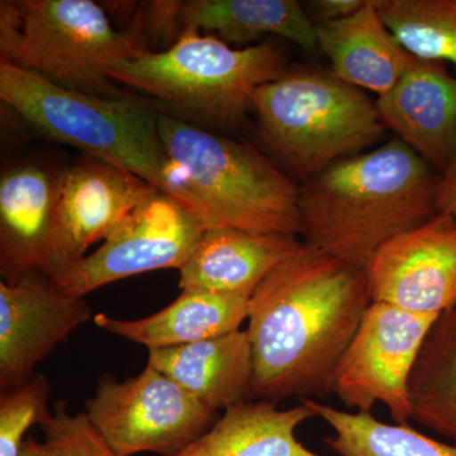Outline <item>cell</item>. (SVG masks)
<instances>
[{"label":"cell","instance_id":"cell-14","mask_svg":"<svg viewBox=\"0 0 456 456\" xmlns=\"http://www.w3.org/2000/svg\"><path fill=\"white\" fill-rule=\"evenodd\" d=\"M64 169L18 163L0 175V274L16 284L31 272L50 275L53 220Z\"/></svg>","mask_w":456,"mask_h":456},{"label":"cell","instance_id":"cell-16","mask_svg":"<svg viewBox=\"0 0 456 456\" xmlns=\"http://www.w3.org/2000/svg\"><path fill=\"white\" fill-rule=\"evenodd\" d=\"M163 12L174 44L197 32L241 46L275 36L317 47L316 23L296 0H163Z\"/></svg>","mask_w":456,"mask_h":456},{"label":"cell","instance_id":"cell-23","mask_svg":"<svg viewBox=\"0 0 456 456\" xmlns=\"http://www.w3.org/2000/svg\"><path fill=\"white\" fill-rule=\"evenodd\" d=\"M334 431L325 443L336 456H456V445L426 436L408 425L387 424L371 413L345 412L302 399Z\"/></svg>","mask_w":456,"mask_h":456},{"label":"cell","instance_id":"cell-22","mask_svg":"<svg viewBox=\"0 0 456 456\" xmlns=\"http://www.w3.org/2000/svg\"><path fill=\"white\" fill-rule=\"evenodd\" d=\"M411 419L456 445V303L443 312L410 380Z\"/></svg>","mask_w":456,"mask_h":456},{"label":"cell","instance_id":"cell-2","mask_svg":"<svg viewBox=\"0 0 456 456\" xmlns=\"http://www.w3.org/2000/svg\"><path fill=\"white\" fill-rule=\"evenodd\" d=\"M439 179L398 139L342 159L299 187L305 244L367 273L384 246L436 215Z\"/></svg>","mask_w":456,"mask_h":456},{"label":"cell","instance_id":"cell-18","mask_svg":"<svg viewBox=\"0 0 456 456\" xmlns=\"http://www.w3.org/2000/svg\"><path fill=\"white\" fill-rule=\"evenodd\" d=\"M317 47L338 79L379 97L399 82L416 60L384 22L377 0H368L349 17L317 25Z\"/></svg>","mask_w":456,"mask_h":456},{"label":"cell","instance_id":"cell-10","mask_svg":"<svg viewBox=\"0 0 456 456\" xmlns=\"http://www.w3.org/2000/svg\"><path fill=\"white\" fill-rule=\"evenodd\" d=\"M207 227L185 204L158 191L83 259L51 275L66 293L86 297L104 285L161 269H180Z\"/></svg>","mask_w":456,"mask_h":456},{"label":"cell","instance_id":"cell-27","mask_svg":"<svg viewBox=\"0 0 456 456\" xmlns=\"http://www.w3.org/2000/svg\"><path fill=\"white\" fill-rule=\"evenodd\" d=\"M367 2L368 0H314L305 7L317 26L349 17L364 7Z\"/></svg>","mask_w":456,"mask_h":456},{"label":"cell","instance_id":"cell-7","mask_svg":"<svg viewBox=\"0 0 456 456\" xmlns=\"http://www.w3.org/2000/svg\"><path fill=\"white\" fill-rule=\"evenodd\" d=\"M93 0H3L0 61L60 88L102 98L127 97L110 77L119 62L142 55Z\"/></svg>","mask_w":456,"mask_h":456},{"label":"cell","instance_id":"cell-17","mask_svg":"<svg viewBox=\"0 0 456 456\" xmlns=\"http://www.w3.org/2000/svg\"><path fill=\"white\" fill-rule=\"evenodd\" d=\"M302 244L296 236L207 228L179 269V288L251 297L264 279Z\"/></svg>","mask_w":456,"mask_h":456},{"label":"cell","instance_id":"cell-15","mask_svg":"<svg viewBox=\"0 0 456 456\" xmlns=\"http://www.w3.org/2000/svg\"><path fill=\"white\" fill-rule=\"evenodd\" d=\"M377 108L395 139L440 175L446 170L456 152V77L444 62L416 57Z\"/></svg>","mask_w":456,"mask_h":456},{"label":"cell","instance_id":"cell-6","mask_svg":"<svg viewBox=\"0 0 456 456\" xmlns=\"http://www.w3.org/2000/svg\"><path fill=\"white\" fill-rule=\"evenodd\" d=\"M0 99L42 136L131 171L171 196L160 110L146 102L60 88L5 61H0Z\"/></svg>","mask_w":456,"mask_h":456},{"label":"cell","instance_id":"cell-4","mask_svg":"<svg viewBox=\"0 0 456 456\" xmlns=\"http://www.w3.org/2000/svg\"><path fill=\"white\" fill-rule=\"evenodd\" d=\"M285 70L275 42L235 49L188 32L169 49L119 62L110 77L154 98L160 112L212 131L237 127L253 110L256 90Z\"/></svg>","mask_w":456,"mask_h":456},{"label":"cell","instance_id":"cell-8","mask_svg":"<svg viewBox=\"0 0 456 456\" xmlns=\"http://www.w3.org/2000/svg\"><path fill=\"white\" fill-rule=\"evenodd\" d=\"M86 413L117 456H174L216 422V412L147 364L137 377L99 378Z\"/></svg>","mask_w":456,"mask_h":456},{"label":"cell","instance_id":"cell-20","mask_svg":"<svg viewBox=\"0 0 456 456\" xmlns=\"http://www.w3.org/2000/svg\"><path fill=\"white\" fill-rule=\"evenodd\" d=\"M251 297L182 290L178 298L151 316L119 320L98 314L95 326L147 350L182 346L241 330Z\"/></svg>","mask_w":456,"mask_h":456},{"label":"cell","instance_id":"cell-25","mask_svg":"<svg viewBox=\"0 0 456 456\" xmlns=\"http://www.w3.org/2000/svg\"><path fill=\"white\" fill-rule=\"evenodd\" d=\"M50 393V382L42 374L0 392V456H20L27 431L51 412Z\"/></svg>","mask_w":456,"mask_h":456},{"label":"cell","instance_id":"cell-5","mask_svg":"<svg viewBox=\"0 0 456 456\" xmlns=\"http://www.w3.org/2000/svg\"><path fill=\"white\" fill-rule=\"evenodd\" d=\"M257 131L268 155L307 182L382 139L377 102L325 71L285 70L254 95Z\"/></svg>","mask_w":456,"mask_h":456},{"label":"cell","instance_id":"cell-12","mask_svg":"<svg viewBox=\"0 0 456 456\" xmlns=\"http://www.w3.org/2000/svg\"><path fill=\"white\" fill-rule=\"evenodd\" d=\"M92 318L86 297L66 293L45 273L0 281V392L31 379L42 360Z\"/></svg>","mask_w":456,"mask_h":456},{"label":"cell","instance_id":"cell-21","mask_svg":"<svg viewBox=\"0 0 456 456\" xmlns=\"http://www.w3.org/2000/svg\"><path fill=\"white\" fill-rule=\"evenodd\" d=\"M312 417L316 415L305 402L279 410L273 402L245 399L226 408L208 431L174 456H325L296 437L297 428Z\"/></svg>","mask_w":456,"mask_h":456},{"label":"cell","instance_id":"cell-11","mask_svg":"<svg viewBox=\"0 0 456 456\" xmlns=\"http://www.w3.org/2000/svg\"><path fill=\"white\" fill-rule=\"evenodd\" d=\"M158 191L136 174L89 156L65 167L53 220L49 277L83 259L95 242L106 241Z\"/></svg>","mask_w":456,"mask_h":456},{"label":"cell","instance_id":"cell-29","mask_svg":"<svg viewBox=\"0 0 456 456\" xmlns=\"http://www.w3.org/2000/svg\"><path fill=\"white\" fill-rule=\"evenodd\" d=\"M20 456H42L41 443L33 437H27Z\"/></svg>","mask_w":456,"mask_h":456},{"label":"cell","instance_id":"cell-13","mask_svg":"<svg viewBox=\"0 0 456 456\" xmlns=\"http://www.w3.org/2000/svg\"><path fill=\"white\" fill-rule=\"evenodd\" d=\"M373 302L439 317L456 303V224L436 213L375 255L367 270Z\"/></svg>","mask_w":456,"mask_h":456},{"label":"cell","instance_id":"cell-9","mask_svg":"<svg viewBox=\"0 0 456 456\" xmlns=\"http://www.w3.org/2000/svg\"><path fill=\"white\" fill-rule=\"evenodd\" d=\"M436 320L371 302L336 367L332 393L356 412L386 404L395 424L408 425L411 377Z\"/></svg>","mask_w":456,"mask_h":456},{"label":"cell","instance_id":"cell-3","mask_svg":"<svg viewBox=\"0 0 456 456\" xmlns=\"http://www.w3.org/2000/svg\"><path fill=\"white\" fill-rule=\"evenodd\" d=\"M171 197L207 228L297 236L301 185L268 154L159 112Z\"/></svg>","mask_w":456,"mask_h":456},{"label":"cell","instance_id":"cell-28","mask_svg":"<svg viewBox=\"0 0 456 456\" xmlns=\"http://www.w3.org/2000/svg\"><path fill=\"white\" fill-rule=\"evenodd\" d=\"M436 212L449 216L456 224V152L437 183Z\"/></svg>","mask_w":456,"mask_h":456},{"label":"cell","instance_id":"cell-26","mask_svg":"<svg viewBox=\"0 0 456 456\" xmlns=\"http://www.w3.org/2000/svg\"><path fill=\"white\" fill-rule=\"evenodd\" d=\"M40 428L42 456H117L86 412L71 415L68 402H55Z\"/></svg>","mask_w":456,"mask_h":456},{"label":"cell","instance_id":"cell-24","mask_svg":"<svg viewBox=\"0 0 456 456\" xmlns=\"http://www.w3.org/2000/svg\"><path fill=\"white\" fill-rule=\"evenodd\" d=\"M377 4L408 53L456 66V0H377Z\"/></svg>","mask_w":456,"mask_h":456},{"label":"cell","instance_id":"cell-1","mask_svg":"<svg viewBox=\"0 0 456 456\" xmlns=\"http://www.w3.org/2000/svg\"><path fill=\"white\" fill-rule=\"evenodd\" d=\"M367 273L305 244L248 302L251 398L326 397L338 362L371 305Z\"/></svg>","mask_w":456,"mask_h":456},{"label":"cell","instance_id":"cell-19","mask_svg":"<svg viewBox=\"0 0 456 456\" xmlns=\"http://www.w3.org/2000/svg\"><path fill=\"white\" fill-rule=\"evenodd\" d=\"M147 364L216 413L251 398L253 358L242 330L182 346L149 350Z\"/></svg>","mask_w":456,"mask_h":456}]
</instances>
